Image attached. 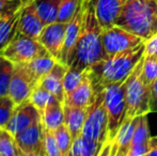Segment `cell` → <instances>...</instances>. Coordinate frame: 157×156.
<instances>
[{
  "label": "cell",
  "mask_w": 157,
  "mask_h": 156,
  "mask_svg": "<svg viewBox=\"0 0 157 156\" xmlns=\"http://www.w3.org/2000/svg\"><path fill=\"white\" fill-rule=\"evenodd\" d=\"M144 55V42L120 54L107 56L88 69L95 95L108 86L126 80Z\"/></svg>",
  "instance_id": "6da1fadb"
},
{
  "label": "cell",
  "mask_w": 157,
  "mask_h": 156,
  "mask_svg": "<svg viewBox=\"0 0 157 156\" xmlns=\"http://www.w3.org/2000/svg\"><path fill=\"white\" fill-rule=\"evenodd\" d=\"M101 32L103 28L96 17L93 0H88L82 29L68 67L78 71H87L97 61L107 57L103 48Z\"/></svg>",
  "instance_id": "7a4b0ae2"
},
{
  "label": "cell",
  "mask_w": 157,
  "mask_h": 156,
  "mask_svg": "<svg viewBox=\"0 0 157 156\" xmlns=\"http://www.w3.org/2000/svg\"><path fill=\"white\" fill-rule=\"evenodd\" d=\"M116 25L149 39L157 32V0H128Z\"/></svg>",
  "instance_id": "3957f363"
},
{
  "label": "cell",
  "mask_w": 157,
  "mask_h": 156,
  "mask_svg": "<svg viewBox=\"0 0 157 156\" xmlns=\"http://www.w3.org/2000/svg\"><path fill=\"white\" fill-rule=\"evenodd\" d=\"M144 56V55H143ZM143 57L126 79V118H135L151 111V87L141 77Z\"/></svg>",
  "instance_id": "277c9868"
},
{
  "label": "cell",
  "mask_w": 157,
  "mask_h": 156,
  "mask_svg": "<svg viewBox=\"0 0 157 156\" xmlns=\"http://www.w3.org/2000/svg\"><path fill=\"white\" fill-rule=\"evenodd\" d=\"M105 105L108 115V135L103 144L109 146L118 134L126 115V80L108 86L104 90Z\"/></svg>",
  "instance_id": "5b68a950"
},
{
  "label": "cell",
  "mask_w": 157,
  "mask_h": 156,
  "mask_svg": "<svg viewBox=\"0 0 157 156\" xmlns=\"http://www.w3.org/2000/svg\"><path fill=\"white\" fill-rule=\"evenodd\" d=\"M81 135L88 139L105 143L108 135V115L105 105L104 91L96 94L94 102L88 107Z\"/></svg>",
  "instance_id": "8992f818"
},
{
  "label": "cell",
  "mask_w": 157,
  "mask_h": 156,
  "mask_svg": "<svg viewBox=\"0 0 157 156\" xmlns=\"http://www.w3.org/2000/svg\"><path fill=\"white\" fill-rule=\"evenodd\" d=\"M1 55L6 57L14 64H23L39 57L48 56L49 52L37 39L16 34L1 51Z\"/></svg>",
  "instance_id": "52a82bcc"
},
{
  "label": "cell",
  "mask_w": 157,
  "mask_h": 156,
  "mask_svg": "<svg viewBox=\"0 0 157 156\" xmlns=\"http://www.w3.org/2000/svg\"><path fill=\"white\" fill-rule=\"evenodd\" d=\"M144 41V39L117 25L107 29H103L101 32L103 48L107 56H112V55L132 49Z\"/></svg>",
  "instance_id": "ba28073f"
},
{
  "label": "cell",
  "mask_w": 157,
  "mask_h": 156,
  "mask_svg": "<svg viewBox=\"0 0 157 156\" xmlns=\"http://www.w3.org/2000/svg\"><path fill=\"white\" fill-rule=\"evenodd\" d=\"M15 139L21 155L46 156L44 143V124L42 120L16 134Z\"/></svg>",
  "instance_id": "9c48e42d"
},
{
  "label": "cell",
  "mask_w": 157,
  "mask_h": 156,
  "mask_svg": "<svg viewBox=\"0 0 157 156\" xmlns=\"http://www.w3.org/2000/svg\"><path fill=\"white\" fill-rule=\"evenodd\" d=\"M139 117L140 116L124 119L114 139L110 142L109 146H104L101 148L99 156H127L132 143V138H134L135 129L138 124Z\"/></svg>",
  "instance_id": "30bf717a"
},
{
  "label": "cell",
  "mask_w": 157,
  "mask_h": 156,
  "mask_svg": "<svg viewBox=\"0 0 157 156\" xmlns=\"http://www.w3.org/2000/svg\"><path fill=\"white\" fill-rule=\"evenodd\" d=\"M87 2L88 0H83L82 3L79 6V9L77 10L76 14L66 24L65 38H64V44H63L62 52H61V58L60 61H59V62L65 64L66 67L70 65L73 52H74L76 44L78 42L79 36H80L81 29H82L83 17H85Z\"/></svg>",
  "instance_id": "8fae6325"
},
{
  "label": "cell",
  "mask_w": 157,
  "mask_h": 156,
  "mask_svg": "<svg viewBox=\"0 0 157 156\" xmlns=\"http://www.w3.org/2000/svg\"><path fill=\"white\" fill-rule=\"evenodd\" d=\"M41 120L42 115L40 110L32 104L31 101L27 100L16 105L12 117L4 128H6L15 136Z\"/></svg>",
  "instance_id": "7c38bea8"
},
{
  "label": "cell",
  "mask_w": 157,
  "mask_h": 156,
  "mask_svg": "<svg viewBox=\"0 0 157 156\" xmlns=\"http://www.w3.org/2000/svg\"><path fill=\"white\" fill-rule=\"evenodd\" d=\"M66 23L54 21L44 27L37 40L46 48L49 55L57 61H60L64 38H65Z\"/></svg>",
  "instance_id": "4fadbf2b"
},
{
  "label": "cell",
  "mask_w": 157,
  "mask_h": 156,
  "mask_svg": "<svg viewBox=\"0 0 157 156\" xmlns=\"http://www.w3.org/2000/svg\"><path fill=\"white\" fill-rule=\"evenodd\" d=\"M36 88L23 64H15L14 73L11 79L9 95L11 96L15 104L18 105L25 101L29 100L32 91Z\"/></svg>",
  "instance_id": "5bb4252c"
},
{
  "label": "cell",
  "mask_w": 157,
  "mask_h": 156,
  "mask_svg": "<svg viewBox=\"0 0 157 156\" xmlns=\"http://www.w3.org/2000/svg\"><path fill=\"white\" fill-rule=\"evenodd\" d=\"M45 26V23L36 12L34 0H29L24 6L23 12L19 17L18 25H17V34L37 39Z\"/></svg>",
  "instance_id": "9a60e30c"
},
{
  "label": "cell",
  "mask_w": 157,
  "mask_h": 156,
  "mask_svg": "<svg viewBox=\"0 0 157 156\" xmlns=\"http://www.w3.org/2000/svg\"><path fill=\"white\" fill-rule=\"evenodd\" d=\"M128 0H93L95 13L103 29L116 25L123 8Z\"/></svg>",
  "instance_id": "2e32d148"
},
{
  "label": "cell",
  "mask_w": 157,
  "mask_h": 156,
  "mask_svg": "<svg viewBox=\"0 0 157 156\" xmlns=\"http://www.w3.org/2000/svg\"><path fill=\"white\" fill-rule=\"evenodd\" d=\"M95 92L92 86L91 79L88 74V70L76 89L65 96L64 104L74 107H83L88 108L95 100Z\"/></svg>",
  "instance_id": "e0dca14e"
},
{
  "label": "cell",
  "mask_w": 157,
  "mask_h": 156,
  "mask_svg": "<svg viewBox=\"0 0 157 156\" xmlns=\"http://www.w3.org/2000/svg\"><path fill=\"white\" fill-rule=\"evenodd\" d=\"M26 3L0 15V54L6 48V46L16 36L19 17Z\"/></svg>",
  "instance_id": "ac0fdd59"
},
{
  "label": "cell",
  "mask_w": 157,
  "mask_h": 156,
  "mask_svg": "<svg viewBox=\"0 0 157 156\" xmlns=\"http://www.w3.org/2000/svg\"><path fill=\"white\" fill-rule=\"evenodd\" d=\"M68 67L65 64L57 61L56 64L52 69V71L47 74L42 80L41 85L46 90L50 92L54 96H56L59 101L64 103L65 100V93H64V88H63V80L65 73L67 71Z\"/></svg>",
  "instance_id": "d6986e66"
},
{
  "label": "cell",
  "mask_w": 157,
  "mask_h": 156,
  "mask_svg": "<svg viewBox=\"0 0 157 156\" xmlns=\"http://www.w3.org/2000/svg\"><path fill=\"white\" fill-rule=\"evenodd\" d=\"M56 59L50 56V55H48V56L35 58L27 63H23V65L26 71H27L28 75L31 77L33 82L37 87V86L41 85L44 77L52 71V69L56 64Z\"/></svg>",
  "instance_id": "ffe728a7"
},
{
  "label": "cell",
  "mask_w": 157,
  "mask_h": 156,
  "mask_svg": "<svg viewBox=\"0 0 157 156\" xmlns=\"http://www.w3.org/2000/svg\"><path fill=\"white\" fill-rule=\"evenodd\" d=\"M87 113L88 108L74 107L64 104V124L67 126L73 140L81 135Z\"/></svg>",
  "instance_id": "44dd1931"
},
{
  "label": "cell",
  "mask_w": 157,
  "mask_h": 156,
  "mask_svg": "<svg viewBox=\"0 0 157 156\" xmlns=\"http://www.w3.org/2000/svg\"><path fill=\"white\" fill-rule=\"evenodd\" d=\"M42 122L44 126L55 131L64 123V103L57 97L46 106L42 112Z\"/></svg>",
  "instance_id": "7402d4cb"
},
{
  "label": "cell",
  "mask_w": 157,
  "mask_h": 156,
  "mask_svg": "<svg viewBox=\"0 0 157 156\" xmlns=\"http://www.w3.org/2000/svg\"><path fill=\"white\" fill-rule=\"evenodd\" d=\"M103 143L88 139L85 136L79 135L74 139L68 156H96L99 155Z\"/></svg>",
  "instance_id": "603a6c76"
},
{
  "label": "cell",
  "mask_w": 157,
  "mask_h": 156,
  "mask_svg": "<svg viewBox=\"0 0 157 156\" xmlns=\"http://www.w3.org/2000/svg\"><path fill=\"white\" fill-rule=\"evenodd\" d=\"M62 0H34L35 9L45 25L57 21Z\"/></svg>",
  "instance_id": "cb8c5ba5"
},
{
  "label": "cell",
  "mask_w": 157,
  "mask_h": 156,
  "mask_svg": "<svg viewBox=\"0 0 157 156\" xmlns=\"http://www.w3.org/2000/svg\"><path fill=\"white\" fill-rule=\"evenodd\" d=\"M14 69V63L0 54V96L9 95V89Z\"/></svg>",
  "instance_id": "d4e9b609"
},
{
  "label": "cell",
  "mask_w": 157,
  "mask_h": 156,
  "mask_svg": "<svg viewBox=\"0 0 157 156\" xmlns=\"http://www.w3.org/2000/svg\"><path fill=\"white\" fill-rule=\"evenodd\" d=\"M21 155L17 146L15 136L6 128H0V156H19Z\"/></svg>",
  "instance_id": "484cf974"
},
{
  "label": "cell",
  "mask_w": 157,
  "mask_h": 156,
  "mask_svg": "<svg viewBox=\"0 0 157 156\" xmlns=\"http://www.w3.org/2000/svg\"><path fill=\"white\" fill-rule=\"evenodd\" d=\"M149 113L145 115H141L139 117L138 124L135 129L134 138H132V144H138V143H149L152 139L151 131H150L149 126V118H147Z\"/></svg>",
  "instance_id": "4316f807"
},
{
  "label": "cell",
  "mask_w": 157,
  "mask_h": 156,
  "mask_svg": "<svg viewBox=\"0 0 157 156\" xmlns=\"http://www.w3.org/2000/svg\"><path fill=\"white\" fill-rule=\"evenodd\" d=\"M142 80L149 87H152L154 81L157 79V57L156 56H143L142 71H141Z\"/></svg>",
  "instance_id": "83f0119b"
},
{
  "label": "cell",
  "mask_w": 157,
  "mask_h": 156,
  "mask_svg": "<svg viewBox=\"0 0 157 156\" xmlns=\"http://www.w3.org/2000/svg\"><path fill=\"white\" fill-rule=\"evenodd\" d=\"M54 133L55 136H56L59 150L61 152V156H68L74 140H73V137L71 135L70 131H68L67 126L63 123L58 128L55 129Z\"/></svg>",
  "instance_id": "f1b7e54d"
},
{
  "label": "cell",
  "mask_w": 157,
  "mask_h": 156,
  "mask_svg": "<svg viewBox=\"0 0 157 156\" xmlns=\"http://www.w3.org/2000/svg\"><path fill=\"white\" fill-rule=\"evenodd\" d=\"M54 97H56V96L52 95L48 90H46L45 88L42 87V86H37L32 91L29 100L31 101L32 104L39 109L42 115L44 109H45L46 106L54 100Z\"/></svg>",
  "instance_id": "f546056e"
},
{
  "label": "cell",
  "mask_w": 157,
  "mask_h": 156,
  "mask_svg": "<svg viewBox=\"0 0 157 156\" xmlns=\"http://www.w3.org/2000/svg\"><path fill=\"white\" fill-rule=\"evenodd\" d=\"M82 1L83 0H62L60 9H59L57 21L67 24L73 18V16L76 14L77 10L82 3Z\"/></svg>",
  "instance_id": "4dcf8cb0"
},
{
  "label": "cell",
  "mask_w": 157,
  "mask_h": 156,
  "mask_svg": "<svg viewBox=\"0 0 157 156\" xmlns=\"http://www.w3.org/2000/svg\"><path fill=\"white\" fill-rule=\"evenodd\" d=\"M86 72L87 71H78V70L68 67L65 73V76H64V80H63V88H64L65 96L76 89V87L80 83V81L82 80Z\"/></svg>",
  "instance_id": "1f68e13d"
},
{
  "label": "cell",
  "mask_w": 157,
  "mask_h": 156,
  "mask_svg": "<svg viewBox=\"0 0 157 156\" xmlns=\"http://www.w3.org/2000/svg\"><path fill=\"white\" fill-rule=\"evenodd\" d=\"M15 107L16 104L10 95L0 96V127H6L14 112Z\"/></svg>",
  "instance_id": "d6a6232c"
},
{
  "label": "cell",
  "mask_w": 157,
  "mask_h": 156,
  "mask_svg": "<svg viewBox=\"0 0 157 156\" xmlns=\"http://www.w3.org/2000/svg\"><path fill=\"white\" fill-rule=\"evenodd\" d=\"M44 143H45L46 156H61L54 131L45 126H44Z\"/></svg>",
  "instance_id": "836d02e7"
},
{
  "label": "cell",
  "mask_w": 157,
  "mask_h": 156,
  "mask_svg": "<svg viewBox=\"0 0 157 156\" xmlns=\"http://www.w3.org/2000/svg\"><path fill=\"white\" fill-rule=\"evenodd\" d=\"M151 151V143H138L130 146L127 156H147Z\"/></svg>",
  "instance_id": "e575fe53"
},
{
  "label": "cell",
  "mask_w": 157,
  "mask_h": 156,
  "mask_svg": "<svg viewBox=\"0 0 157 156\" xmlns=\"http://www.w3.org/2000/svg\"><path fill=\"white\" fill-rule=\"evenodd\" d=\"M144 55L157 57V32L144 41Z\"/></svg>",
  "instance_id": "d590c367"
},
{
  "label": "cell",
  "mask_w": 157,
  "mask_h": 156,
  "mask_svg": "<svg viewBox=\"0 0 157 156\" xmlns=\"http://www.w3.org/2000/svg\"><path fill=\"white\" fill-rule=\"evenodd\" d=\"M151 111L157 112V79L151 87Z\"/></svg>",
  "instance_id": "8d00e7d4"
},
{
  "label": "cell",
  "mask_w": 157,
  "mask_h": 156,
  "mask_svg": "<svg viewBox=\"0 0 157 156\" xmlns=\"http://www.w3.org/2000/svg\"><path fill=\"white\" fill-rule=\"evenodd\" d=\"M150 143H151V151L149 152L147 156H157V136L152 137Z\"/></svg>",
  "instance_id": "74e56055"
},
{
  "label": "cell",
  "mask_w": 157,
  "mask_h": 156,
  "mask_svg": "<svg viewBox=\"0 0 157 156\" xmlns=\"http://www.w3.org/2000/svg\"><path fill=\"white\" fill-rule=\"evenodd\" d=\"M0 128H1V127H0Z\"/></svg>",
  "instance_id": "f35d334b"
}]
</instances>
